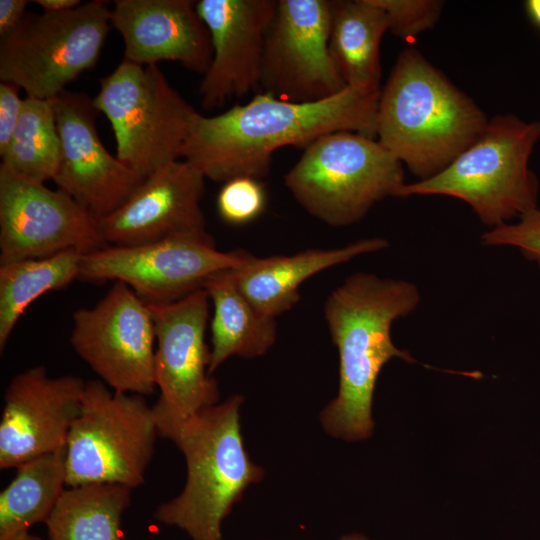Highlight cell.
Instances as JSON below:
<instances>
[{
    "mask_svg": "<svg viewBox=\"0 0 540 540\" xmlns=\"http://www.w3.org/2000/svg\"><path fill=\"white\" fill-rule=\"evenodd\" d=\"M387 246L382 238H369L340 248L308 249L293 255H252L242 265L231 268L230 274L240 292L260 313L276 319L298 303L299 287L310 277Z\"/></svg>",
    "mask_w": 540,
    "mask_h": 540,
    "instance_id": "obj_20",
    "label": "cell"
},
{
    "mask_svg": "<svg viewBox=\"0 0 540 540\" xmlns=\"http://www.w3.org/2000/svg\"><path fill=\"white\" fill-rule=\"evenodd\" d=\"M266 207V192L260 179L240 176L228 180L217 197L220 217L231 225H244L259 217Z\"/></svg>",
    "mask_w": 540,
    "mask_h": 540,
    "instance_id": "obj_27",
    "label": "cell"
},
{
    "mask_svg": "<svg viewBox=\"0 0 540 540\" xmlns=\"http://www.w3.org/2000/svg\"><path fill=\"white\" fill-rule=\"evenodd\" d=\"M384 10L388 30L406 42L431 29L439 19L442 2L435 0H375Z\"/></svg>",
    "mask_w": 540,
    "mask_h": 540,
    "instance_id": "obj_28",
    "label": "cell"
},
{
    "mask_svg": "<svg viewBox=\"0 0 540 540\" xmlns=\"http://www.w3.org/2000/svg\"><path fill=\"white\" fill-rule=\"evenodd\" d=\"M190 0H116L111 24L124 42V60L139 65L175 61L205 75L212 61L209 31Z\"/></svg>",
    "mask_w": 540,
    "mask_h": 540,
    "instance_id": "obj_19",
    "label": "cell"
},
{
    "mask_svg": "<svg viewBox=\"0 0 540 540\" xmlns=\"http://www.w3.org/2000/svg\"><path fill=\"white\" fill-rule=\"evenodd\" d=\"M284 182L309 214L335 227L361 220L386 197H401L405 186L403 164L375 138L353 131L316 139Z\"/></svg>",
    "mask_w": 540,
    "mask_h": 540,
    "instance_id": "obj_6",
    "label": "cell"
},
{
    "mask_svg": "<svg viewBox=\"0 0 540 540\" xmlns=\"http://www.w3.org/2000/svg\"><path fill=\"white\" fill-rule=\"evenodd\" d=\"M540 120L511 114L490 119L477 138L438 174L405 184L401 197L447 195L468 203L481 221L499 226L537 209L538 180L529 158Z\"/></svg>",
    "mask_w": 540,
    "mask_h": 540,
    "instance_id": "obj_5",
    "label": "cell"
},
{
    "mask_svg": "<svg viewBox=\"0 0 540 540\" xmlns=\"http://www.w3.org/2000/svg\"><path fill=\"white\" fill-rule=\"evenodd\" d=\"M0 540H42L40 537L31 534L29 531H21L0 537Z\"/></svg>",
    "mask_w": 540,
    "mask_h": 540,
    "instance_id": "obj_34",
    "label": "cell"
},
{
    "mask_svg": "<svg viewBox=\"0 0 540 540\" xmlns=\"http://www.w3.org/2000/svg\"><path fill=\"white\" fill-rule=\"evenodd\" d=\"M60 159V138L51 100L24 98L19 123L0 168L34 183L53 179Z\"/></svg>",
    "mask_w": 540,
    "mask_h": 540,
    "instance_id": "obj_26",
    "label": "cell"
},
{
    "mask_svg": "<svg viewBox=\"0 0 540 540\" xmlns=\"http://www.w3.org/2000/svg\"><path fill=\"white\" fill-rule=\"evenodd\" d=\"M105 246L98 220L67 193L0 168V264Z\"/></svg>",
    "mask_w": 540,
    "mask_h": 540,
    "instance_id": "obj_14",
    "label": "cell"
},
{
    "mask_svg": "<svg viewBox=\"0 0 540 540\" xmlns=\"http://www.w3.org/2000/svg\"><path fill=\"white\" fill-rule=\"evenodd\" d=\"M51 101L60 138V159L52 180L99 221L119 208L145 179L107 151L96 129L98 111L86 94L64 90Z\"/></svg>",
    "mask_w": 540,
    "mask_h": 540,
    "instance_id": "obj_15",
    "label": "cell"
},
{
    "mask_svg": "<svg viewBox=\"0 0 540 540\" xmlns=\"http://www.w3.org/2000/svg\"><path fill=\"white\" fill-rule=\"evenodd\" d=\"M158 429L145 396L116 392L86 381L81 409L65 447L67 487L145 481Z\"/></svg>",
    "mask_w": 540,
    "mask_h": 540,
    "instance_id": "obj_8",
    "label": "cell"
},
{
    "mask_svg": "<svg viewBox=\"0 0 540 540\" xmlns=\"http://www.w3.org/2000/svg\"><path fill=\"white\" fill-rule=\"evenodd\" d=\"M339 540H370L366 536L361 534H348L342 536Z\"/></svg>",
    "mask_w": 540,
    "mask_h": 540,
    "instance_id": "obj_35",
    "label": "cell"
},
{
    "mask_svg": "<svg viewBox=\"0 0 540 540\" xmlns=\"http://www.w3.org/2000/svg\"><path fill=\"white\" fill-rule=\"evenodd\" d=\"M205 177L177 160L147 177L114 212L98 221L107 245L133 246L172 237L207 234L201 209Z\"/></svg>",
    "mask_w": 540,
    "mask_h": 540,
    "instance_id": "obj_18",
    "label": "cell"
},
{
    "mask_svg": "<svg viewBox=\"0 0 540 540\" xmlns=\"http://www.w3.org/2000/svg\"><path fill=\"white\" fill-rule=\"evenodd\" d=\"M72 321L71 346L102 382L116 392L154 393L153 317L129 286L115 281L93 307L75 310Z\"/></svg>",
    "mask_w": 540,
    "mask_h": 540,
    "instance_id": "obj_12",
    "label": "cell"
},
{
    "mask_svg": "<svg viewBox=\"0 0 540 540\" xmlns=\"http://www.w3.org/2000/svg\"><path fill=\"white\" fill-rule=\"evenodd\" d=\"M92 101L111 124L116 157L144 179L182 157L198 113L157 65L124 59Z\"/></svg>",
    "mask_w": 540,
    "mask_h": 540,
    "instance_id": "obj_7",
    "label": "cell"
},
{
    "mask_svg": "<svg viewBox=\"0 0 540 540\" xmlns=\"http://www.w3.org/2000/svg\"><path fill=\"white\" fill-rule=\"evenodd\" d=\"M253 254L216 249L212 236L188 235L133 245H107L84 253L79 279L119 281L147 305L180 300L198 289L211 275L242 265Z\"/></svg>",
    "mask_w": 540,
    "mask_h": 540,
    "instance_id": "obj_11",
    "label": "cell"
},
{
    "mask_svg": "<svg viewBox=\"0 0 540 540\" xmlns=\"http://www.w3.org/2000/svg\"><path fill=\"white\" fill-rule=\"evenodd\" d=\"M275 0H199L212 61L199 87L201 107L221 108L233 97L259 90L267 35L276 14Z\"/></svg>",
    "mask_w": 540,
    "mask_h": 540,
    "instance_id": "obj_17",
    "label": "cell"
},
{
    "mask_svg": "<svg viewBox=\"0 0 540 540\" xmlns=\"http://www.w3.org/2000/svg\"><path fill=\"white\" fill-rule=\"evenodd\" d=\"M19 90L15 84L0 83V156L9 145L21 117L24 99L20 98Z\"/></svg>",
    "mask_w": 540,
    "mask_h": 540,
    "instance_id": "obj_30",
    "label": "cell"
},
{
    "mask_svg": "<svg viewBox=\"0 0 540 540\" xmlns=\"http://www.w3.org/2000/svg\"><path fill=\"white\" fill-rule=\"evenodd\" d=\"M388 30L375 0L331 1L329 49L349 87L380 90V43Z\"/></svg>",
    "mask_w": 540,
    "mask_h": 540,
    "instance_id": "obj_22",
    "label": "cell"
},
{
    "mask_svg": "<svg viewBox=\"0 0 540 540\" xmlns=\"http://www.w3.org/2000/svg\"><path fill=\"white\" fill-rule=\"evenodd\" d=\"M34 2L43 9V12L54 14L73 10L82 3L80 0H36Z\"/></svg>",
    "mask_w": 540,
    "mask_h": 540,
    "instance_id": "obj_32",
    "label": "cell"
},
{
    "mask_svg": "<svg viewBox=\"0 0 540 540\" xmlns=\"http://www.w3.org/2000/svg\"><path fill=\"white\" fill-rule=\"evenodd\" d=\"M331 1L279 0L267 35L259 91L305 103L345 84L329 49Z\"/></svg>",
    "mask_w": 540,
    "mask_h": 540,
    "instance_id": "obj_13",
    "label": "cell"
},
{
    "mask_svg": "<svg viewBox=\"0 0 540 540\" xmlns=\"http://www.w3.org/2000/svg\"><path fill=\"white\" fill-rule=\"evenodd\" d=\"M111 26V8L102 0L64 13H26L0 38V80L51 100L95 66Z\"/></svg>",
    "mask_w": 540,
    "mask_h": 540,
    "instance_id": "obj_9",
    "label": "cell"
},
{
    "mask_svg": "<svg viewBox=\"0 0 540 540\" xmlns=\"http://www.w3.org/2000/svg\"><path fill=\"white\" fill-rule=\"evenodd\" d=\"M83 252L57 254L0 264V351L24 311L43 294L67 287L79 278Z\"/></svg>",
    "mask_w": 540,
    "mask_h": 540,
    "instance_id": "obj_25",
    "label": "cell"
},
{
    "mask_svg": "<svg viewBox=\"0 0 540 540\" xmlns=\"http://www.w3.org/2000/svg\"><path fill=\"white\" fill-rule=\"evenodd\" d=\"M209 296L204 288L167 304L148 305L154 322V380L159 397L152 406L160 437L173 441L190 418L219 403L209 374L205 341Z\"/></svg>",
    "mask_w": 540,
    "mask_h": 540,
    "instance_id": "obj_10",
    "label": "cell"
},
{
    "mask_svg": "<svg viewBox=\"0 0 540 540\" xmlns=\"http://www.w3.org/2000/svg\"><path fill=\"white\" fill-rule=\"evenodd\" d=\"M0 493V537L46 522L67 488L65 450L19 465Z\"/></svg>",
    "mask_w": 540,
    "mask_h": 540,
    "instance_id": "obj_24",
    "label": "cell"
},
{
    "mask_svg": "<svg viewBox=\"0 0 540 540\" xmlns=\"http://www.w3.org/2000/svg\"><path fill=\"white\" fill-rule=\"evenodd\" d=\"M482 240L485 245L517 247L540 269V210L537 208L523 214L518 223L494 227L482 235Z\"/></svg>",
    "mask_w": 540,
    "mask_h": 540,
    "instance_id": "obj_29",
    "label": "cell"
},
{
    "mask_svg": "<svg viewBox=\"0 0 540 540\" xmlns=\"http://www.w3.org/2000/svg\"><path fill=\"white\" fill-rule=\"evenodd\" d=\"M85 385L74 375L50 377L44 365L15 375L4 393L0 468H17L33 458L65 450Z\"/></svg>",
    "mask_w": 540,
    "mask_h": 540,
    "instance_id": "obj_16",
    "label": "cell"
},
{
    "mask_svg": "<svg viewBox=\"0 0 540 540\" xmlns=\"http://www.w3.org/2000/svg\"><path fill=\"white\" fill-rule=\"evenodd\" d=\"M203 288L213 304L211 320V375L231 356L255 358L275 343L276 319L260 313L240 292L230 269L206 279Z\"/></svg>",
    "mask_w": 540,
    "mask_h": 540,
    "instance_id": "obj_21",
    "label": "cell"
},
{
    "mask_svg": "<svg viewBox=\"0 0 540 540\" xmlns=\"http://www.w3.org/2000/svg\"><path fill=\"white\" fill-rule=\"evenodd\" d=\"M27 4L26 0H0V38L20 24L26 14Z\"/></svg>",
    "mask_w": 540,
    "mask_h": 540,
    "instance_id": "obj_31",
    "label": "cell"
},
{
    "mask_svg": "<svg viewBox=\"0 0 540 540\" xmlns=\"http://www.w3.org/2000/svg\"><path fill=\"white\" fill-rule=\"evenodd\" d=\"M487 122L480 108L417 50L406 49L380 91L376 137L424 180L469 147Z\"/></svg>",
    "mask_w": 540,
    "mask_h": 540,
    "instance_id": "obj_3",
    "label": "cell"
},
{
    "mask_svg": "<svg viewBox=\"0 0 540 540\" xmlns=\"http://www.w3.org/2000/svg\"><path fill=\"white\" fill-rule=\"evenodd\" d=\"M132 490L119 484L67 487L45 522L48 540H124L121 523Z\"/></svg>",
    "mask_w": 540,
    "mask_h": 540,
    "instance_id": "obj_23",
    "label": "cell"
},
{
    "mask_svg": "<svg viewBox=\"0 0 540 540\" xmlns=\"http://www.w3.org/2000/svg\"><path fill=\"white\" fill-rule=\"evenodd\" d=\"M417 287L404 280L356 273L333 290L324 305V317L339 353V390L321 413L332 436L356 441L373 430L371 408L378 375L398 357L415 359L391 339L392 323L411 313L419 303Z\"/></svg>",
    "mask_w": 540,
    "mask_h": 540,
    "instance_id": "obj_2",
    "label": "cell"
},
{
    "mask_svg": "<svg viewBox=\"0 0 540 540\" xmlns=\"http://www.w3.org/2000/svg\"><path fill=\"white\" fill-rule=\"evenodd\" d=\"M233 395L190 418L172 441L183 453L187 478L181 493L160 504L154 518L184 530L192 540H222L221 525L263 469L244 447L239 410Z\"/></svg>",
    "mask_w": 540,
    "mask_h": 540,
    "instance_id": "obj_4",
    "label": "cell"
},
{
    "mask_svg": "<svg viewBox=\"0 0 540 540\" xmlns=\"http://www.w3.org/2000/svg\"><path fill=\"white\" fill-rule=\"evenodd\" d=\"M527 17L540 30V0H527L524 3Z\"/></svg>",
    "mask_w": 540,
    "mask_h": 540,
    "instance_id": "obj_33",
    "label": "cell"
},
{
    "mask_svg": "<svg viewBox=\"0 0 540 540\" xmlns=\"http://www.w3.org/2000/svg\"><path fill=\"white\" fill-rule=\"evenodd\" d=\"M380 90L347 86L315 102H291L268 93L215 116L197 113L183 148L184 160L205 178L225 183L270 172L273 153L284 146L306 148L337 131L376 137Z\"/></svg>",
    "mask_w": 540,
    "mask_h": 540,
    "instance_id": "obj_1",
    "label": "cell"
}]
</instances>
